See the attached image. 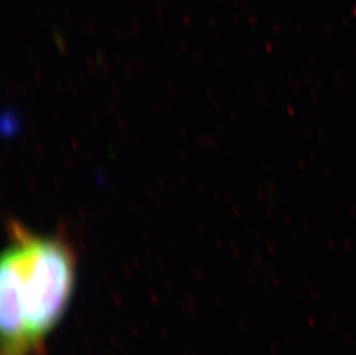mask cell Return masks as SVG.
<instances>
[{"label": "cell", "mask_w": 356, "mask_h": 355, "mask_svg": "<svg viewBox=\"0 0 356 355\" xmlns=\"http://www.w3.org/2000/svg\"><path fill=\"white\" fill-rule=\"evenodd\" d=\"M0 271V355H44L74 291L76 260L71 247L17 223Z\"/></svg>", "instance_id": "obj_1"}]
</instances>
